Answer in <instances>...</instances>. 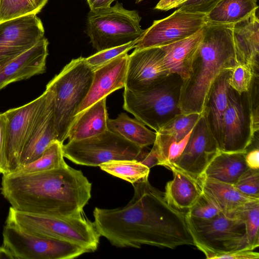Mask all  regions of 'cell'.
<instances>
[{"label": "cell", "instance_id": "6da1fadb", "mask_svg": "<svg viewBox=\"0 0 259 259\" xmlns=\"http://www.w3.org/2000/svg\"><path fill=\"white\" fill-rule=\"evenodd\" d=\"M133 185L134 196L125 206L95 208L93 222L100 236L121 248L194 245L186 213L169 204L164 192L151 185L148 177Z\"/></svg>", "mask_w": 259, "mask_h": 259}, {"label": "cell", "instance_id": "7a4b0ae2", "mask_svg": "<svg viewBox=\"0 0 259 259\" xmlns=\"http://www.w3.org/2000/svg\"><path fill=\"white\" fill-rule=\"evenodd\" d=\"M92 183L67 164L35 173L3 175L1 191L14 209L56 217H78L91 198Z\"/></svg>", "mask_w": 259, "mask_h": 259}, {"label": "cell", "instance_id": "3957f363", "mask_svg": "<svg viewBox=\"0 0 259 259\" xmlns=\"http://www.w3.org/2000/svg\"><path fill=\"white\" fill-rule=\"evenodd\" d=\"M234 25L206 23L189 76L183 80L180 107L182 113H202L210 89L224 70L239 63L233 36Z\"/></svg>", "mask_w": 259, "mask_h": 259}, {"label": "cell", "instance_id": "277c9868", "mask_svg": "<svg viewBox=\"0 0 259 259\" xmlns=\"http://www.w3.org/2000/svg\"><path fill=\"white\" fill-rule=\"evenodd\" d=\"M85 58L72 59L46 85L55 93V128L58 141L62 144L92 82L94 70Z\"/></svg>", "mask_w": 259, "mask_h": 259}, {"label": "cell", "instance_id": "5b68a950", "mask_svg": "<svg viewBox=\"0 0 259 259\" xmlns=\"http://www.w3.org/2000/svg\"><path fill=\"white\" fill-rule=\"evenodd\" d=\"M183 82L180 76L170 74L144 91L124 89L123 108L156 132L182 113L180 101Z\"/></svg>", "mask_w": 259, "mask_h": 259}, {"label": "cell", "instance_id": "8992f818", "mask_svg": "<svg viewBox=\"0 0 259 259\" xmlns=\"http://www.w3.org/2000/svg\"><path fill=\"white\" fill-rule=\"evenodd\" d=\"M6 223L41 237L74 243L86 249L89 252L97 249L101 237L94 222L84 214L56 217L21 211L11 206Z\"/></svg>", "mask_w": 259, "mask_h": 259}, {"label": "cell", "instance_id": "52a82bcc", "mask_svg": "<svg viewBox=\"0 0 259 259\" xmlns=\"http://www.w3.org/2000/svg\"><path fill=\"white\" fill-rule=\"evenodd\" d=\"M138 11L125 9L121 3L90 10L87 32L97 52L122 46L138 39L144 32Z\"/></svg>", "mask_w": 259, "mask_h": 259}, {"label": "cell", "instance_id": "ba28073f", "mask_svg": "<svg viewBox=\"0 0 259 259\" xmlns=\"http://www.w3.org/2000/svg\"><path fill=\"white\" fill-rule=\"evenodd\" d=\"M186 220L194 245L206 258L214 253L249 249L245 223L239 219L221 212L207 220L194 218L186 213Z\"/></svg>", "mask_w": 259, "mask_h": 259}, {"label": "cell", "instance_id": "9c48e42d", "mask_svg": "<svg viewBox=\"0 0 259 259\" xmlns=\"http://www.w3.org/2000/svg\"><path fill=\"white\" fill-rule=\"evenodd\" d=\"M143 149L108 129L96 136L62 145L64 157L89 166H99L111 160H137Z\"/></svg>", "mask_w": 259, "mask_h": 259}, {"label": "cell", "instance_id": "30bf717a", "mask_svg": "<svg viewBox=\"0 0 259 259\" xmlns=\"http://www.w3.org/2000/svg\"><path fill=\"white\" fill-rule=\"evenodd\" d=\"M3 246L14 259H73L89 252L72 242L41 237L6 223Z\"/></svg>", "mask_w": 259, "mask_h": 259}, {"label": "cell", "instance_id": "8fae6325", "mask_svg": "<svg viewBox=\"0 0 259 259\" xmlns=\"http://www.w3.org/2000/svg\"><path fill=\"white\" fill-rule=\"evenodd\" d=\"M228 96L220 151H246L256 134L253 127L248 93L239 94L229 87Z\"/></svg>", "mask_w": 259, "mask_h": 259}, {"label": "cell", "instance_id": "7c38bea8", "mask_svg": "<svg viewBox=\"0 0 259 259\" xmlns=\"http://www.w3.org/2000/svg\"><path fill=\"white\" fill-rule=\"evenodd\" d=\"M206 23V14L179 10L169 16L155 20L145 30L134 49L162 47L189 37Z\"/></svg>", "mask_w": 259, "mask_h": 259}, {"label": "cell", "instance_id": "4fadbf2b", "mask_svg": "<svg viewBox=\"0 0 259 259\" xmlns=\"http://www.w3.org/2000/svg\"><path fill=\"white\" fill-rule=\"evenodd\" d=\"M45 97L44 92L31 102L4 112L7 119L8 174L15 172L19 167L21 154L30 136Z\"/></svg>", "mask_w": 259, "mask_h": 259}, {"label": "cell", "instance_id": "5bb4252c", "mask_svg": "<svg viewBox=\"0 0 259 259\" xmlns=\"http://www.w3.org/2000/svg\"><path fill=\"white\" fill-rule=\"evenodd\" d=\"M44 34L42 23L36 14L0 23V65L30 49Z\"/></svg>", "mask_w": 259, "mask_h": 259}, {"label": "cell", "instance_id": "9a60e30c", "mask_svg": "<svg viewBox=\"0 0 259 259\" xmlns=\"http://www.w3.org/2000/svg\"><path fill=\"white\" fill-rule=\"evenodd\" d=\"M162 47L135 50L128 55L124 89L134 92L147 90L170 74L164 62Z\"/></svg>", "mask_w": 259, "mask_h": 259}, {"label": "cell", "instance_id": "2e32d148", "mask_svg": "<svg viewBox=\"0 0 259 259\" xmlns=\"http://www.w3.org/2000/svg\"><path fill=\"white\" fill-rule=\"evenodd\" d=\"M219 151L203 112L193 127L183 152L169 168L174 166L199 179Z\"/></svg>", "mask_w": 259, "mask_h": 259}, {"label": "cell", "instance_id": "e0dca14e", "mask_svg": "<svg viewBox=\"0 0 259 259\" xmlns=\"http://www.w3.org/2000/svg\"><path fill=\"white\" fill-rule=\"evenodd\" d=\"M45 92L40 111L21 154L19 168L37 159L52 143L58 141L54 123L55 93L48 87Z\"/></svg>", "mask_w": 259, "mask_h": 259}, {"label": "cell", "instance_id": "ac0fdd59", "mask_svg": "<svg viewBox=\"0 0 259 259\" xmlns=\"http://www.w3.org/2000/svg\"><path fill=\"white\" fill-rule=\"evenodd\" d=\"M128 60L127 53H124L94 70L89 91L76 116L113 92L125 87Z\"/></svg>", "mask_w": 259, "mask_h": 259}, {"label": "cell", "instance_id": "d6986e66", "mask_svg": "<svg viewBox=\"0 0 259 259\" xmlns=\"http://www.w3.org/2000/svg\"><path fill=\"white\" fill-rule=\"evenodd\" d=\"M48 45L44 36L30 49L0 65V91L11 83L44 73Z\"/></svg>", "mask_w": 259, "mask_h": 259}, {"label": "cell", "instance_id": "ffe728a7", "mask_svg": "<svg viewBox=\"0 0 259 259\" xmlns=\"http://www.w3.org/2000/svg\"><path fill=\"white\" fill-rule=\"evenodd\" d=\"M231 70L222 71L213 82L203 112L220 151L223 139V119L228 105Z\"/></svg>", "mask_w": 259, "mask_h": 259}, {"label": "cell", "instance_id": "44dd1931", "mask_svg": "<svg viewBox=\"0 0 259 259\" xmlns=\"http://www.w3.org/2000/svg\"><path fill=\"white\" fill-rule=\"evenodd\" d=\"M233 36L239 63L249 64L258 71L259 20L256 12L234 25Z\"/></svg>", "mask_w": 259, "mask_h": 259}, {"label": "cell", "instance_id": "7402d4cb", "mask_svg": "<svg viewBox=\"0 0 259 259\" xmlns=\"http://www.w3.org/2000/svg\"><path fill=\"white\" fill-rule=\"evenodd\" d=\"M203 34L202 28L189 37L162 46L164 51V62L170 74H177L183 80L188 78Z\"/></svg>", "mask_w": 259, "mask_h": 259}, {"label": "cell", "instance_id": "603a6c76", "mask_svg": "<svg viewBox=\"0 0 259 259\" xmlns=\"http://www.w3.org/2000/svg\"><path fill=\"white\" fill-rule=\"evenodd\" d=\"M106 98L96 102L75 116L68 132V141L96 136L108 130Z\"/></svg>", "mask_w": 259, "mask_h": 259}, {"label": "cell", "instance_id": "cb8c5ba5", "mask_svg": "<svg viewBox=\"0 0 259 259\" xmlns=\"http://www.w3.org/2000/svg\"><path fill=\"white\" fill-rule=\"evenodd\" d=\"M169 169L172 171L173 179L166 185L165 199L178 210H188L202 194L200 181L174 166Z\"/></svg>", "mask_w": 259, "mask_h": 259}, {"label": "cell", "instance_id": "d4e9b609", "mask_svg": "<svg viewBox=\"0 0 259 259\" xmlns=\"http://www.w3.org/2000/svg\"><path fill=\"white\" fill-rule=\"evenodd\" d=\"M246 152L220 151L208 164L201 177L234 185L249 168L245 159Z\"/></svg>", "mask_w": 259, "mask_h": 259}, {"label": "cell", "instance_id": "484cf974", "mask_svg": "<svg viewBox=\"0 0 259 259\" xmlns=\"http://www.w3.org/2000/svg\"><path fill=\"white\" fill-rule=\"evenodd\" d=\"M199 180L202 193L224 213L229 212L249 202L259 199L244 195L233 185L205 177H201Z\"/></svg>", "mask_w": 259, "mask_h": 259}, {"label": "cell", "instance_id": "4316f807", "mask_svg": "<svg viewBox=\"0 0 259 259\" xmlns=\"http://www.w3.org/2000/svg\"><path fill=\"white\" fill-rule=\"evenodd\" d=\"M202 113H182L156 132V140L152 149L157 156L160 165H162L170 144L183 139L193 129Z\"/></svg>", "mask_w": 259, "mask_h": 259}, {"label": "cell", "instance_id": "83f0119b", "mask_svg": "<svg viewBox=\"0 0 259 259\" xmlns=\"http://www.w3.org/2000/svg\"><path fill=\"white\" fill-rule=\"evenodd\" d=\"M256 0H221L206 14V23L235 25L258 9Z\"/></svg>", "mask_w": 259, "mask_h": 259}, {"label": "cell", "instance_id": "f1b7e54d", "mask_svg": "<svg viewBox=\"0 0 259 259\" xmlns=\"http://www.w3.org/2000/svg\"><path fill=\"white\" fill-rule=\"evenodd\" d=\"M108 129L141 148L153 145L156 133L136 118L121 113L114 119H108Z\"/></svg>", "mask_w": 259, "mask_h": 259}, {"label": "cell", "instance_id": "f546056e", "mask_svg": "<svg viewBox=\"0 0 259 259\" xmlns=\"http://www.w3.org/2000/svg\"><path fill=\"white\" fill-rule=\"evenodd\" d=\"M100 168L132 184L148 178L150 168L136 160H116L104 162Z\"/></svg>", "mask_w": 259, "mask_h": 259}, {"label": "cell", "instance_id": "4dcf8cb0", "mask_svg": "<svg viewBox=\"0 0 259 259\" xmlns=\"http://www.w3.org/2000/svg\"><path fill=\"white\" fill-rule=\"evenodd\" d=\"M229 217L242 220L245 225L249 248L259 246V199L249 202L227 213Z\"/></svg>", "mask_w": 259, "mask_h": 259}, {"label": "cell", "instance_id": "1f68e13d", "mask_svg": "<svg viewBox=\"0 0 259 259\" xmlns=\"http://www.w3.org/2000/svg\"><path fill=\"white\" fill-rule=\"evenodd\" d=\"M62 145L58 141L53 142L39 158L20 167L14 172L22 174L35 173L59 168L65 165L67 163L64 159Z\"/></svg>", "mask_w": 259, "mask_h": 259}, {"label": "cell", "instance_id": "d6a6232c", "mask_svg": "<svg viewBox=\"0 0 259 259\" xmlns=\"http://www.w3.org/2000/svg\"><path fill=\"white\" fill-rule=\"evenodd\" d=\"M48 0H0V23L38 14Z\"/></svg>", "mask_w": 259, "mask_h": 259}, {"label": "cell", "instance_id": "836d02e7", "mask_svg": "<svg viewBox=\"0 0 259 259\" xmlns=\"http://www.w3.org/2000/svg\"><path fill=\"white\" fill-rule=\"evenodd\" d=\"M258 74L250 65L238 63L231 70L229 87L239 94L248 92L254 76Z\"/></svg>", "mask_w": 259, "mask_h": 259}, {"label": "cell", "instance_id": "e575fe53", "mask_svg": "<svg viewBox=\"0 0 259 259\" xmlns=\"http://www.w3.org/2000/svg\"><path fill=\"white\" fill-rule=\"evenodd\" d=\"M138 40L122 46L98 52L93 55L85 58V61L90 68L94 70L118 56L127 53L131 49L135 48Z\"/></svg>", "mask_w": 259, "mask_h": 259}, {"label": "cell", "instance_id": "d590c367", "mask_svg": "<svg viewBox=\"0 0 259 259\" xmlns=\"http://www.w3.org/2000/svg\"><path fill=\"white\" fill-rule=\"evenodd\" d=\"M233 186L247 196L259 198V169L249 168Z\"/></svg>", "mask_w": 259, "mask_h": 259}, {"label": "cell", "instance_id": "8d00e7d4", "mask_svg": "<svg viewBox=\"0 0 259 259\" xmlns=\"http://www.w3.org/2000/svg\"><path fill=\"white\" fill-rule=\"evenodd\" d=\"M221 212L219 208L202 192L197 200L186 213L194 218L207 220Z\"/></svg>", "mask_w": 259, "mask_h": 259}, {"label": "cell", "instance_id": "74e56055", "mask_svg": "<svg viewBox=\"0 0 259 259\" xmlns=\"http://www.w3.org/2000/svg\"><path fill=\"white\" fill-rule=\"evenodd\" d=\"M7 119L5 113H0V174H8L7 160Z\"/></svg>", "mask_w": 259, "mask_h": 259}, {"label": "cell", "instance_id": "f35d334b", "mask_svg": "<svg viewBox=\"0 0 259 259\" xmlns=\"http://www.w3.org/2000/svg\"><path fill=\"white\" fill-rule=\"evenodd\" d=\"M221 0H187L179 9L182 11L207 14Z\"/></svg>", "mask_w": 259, "mask_h": 259}, {"label": "cell", "instance_id": "ab89813d", "mask_svg": "<svg viewBox=\"0 0 259 259\" xmlns=\"http://www.w3.org/2000/svg\"><path fill=\"white\" fill-rule=\"evenodd\" d=\"M259 253L253 250L242 249L226 253H214L209 255L207 259H258Z\"/></svg>", "mask_w": 259, "mask_h": 259}, {"label": "cell", "instance_id": "60d3db41", "mask_svg": "<svg viewBox=\"0 0 259 259\" xmlns=\"http://www.w3.org/2000/svg\"><path fill=\"white\" fill-rule=\"evenodd\" d=\"M143 149L139 154L137 161L150 168L159 165V161L154 150L152 148L150 151H146Z\"/></svg>", "mask_w": 259, "mask_h": 259}, {"label": "cell", "instance_id": "b9f144b4", "mask_svg": "<svg viewBox=\"0 0 259 259\" xmlns=\"http://www.w3.org/2000/svg\"><path fill=\"white\" fill-rule=\"evenodd\" d=\"M259 150L254 148L250 151L246 150L245 159L247 165L251 169H259Z\"/></svg>", "mask_w": 259, "mask_h": 259}, {"label": "cell", "instance_id": "7bdbcfd3", "mask_svg": "<svg viewBox=\"0 0 259 259\" xmlns=\"http://www.w3.org/2000/svg\"><path fill=\"white\" fill-rule=\"evenodd\" d=\"M187 0H160L155 9L161 11H168L179 8Z\"/></svg>", "mask_w": 259, "mask_h": 259}, {"label": "cell", "instance_id": "ee69618b", "mask_svg": "<svg viewBox=\"0 0 259 259\" xmlns=\"http://www.w3.org/2000/svg\"><path fill=\"white\" fill-rule=\"evenodd\" d=\"M115 0H87L90 10L108 8Z\"/></svg>", "mask_w": 259, "mask_h": 259}, {"label": "cell", "instance_id": "f6af8a7d", "mask_svg": "<svg viewBox=\"0 0 259 259\" xmlns=\"http://www.w3.org/2000/svg\"><path fill=\"white\" fill-rule=\"evenodd\" d=\"M0 258L14 259L11 253L3 245L0 247Z\"/></svg>", "mask_w": 259, "mask_h": 259}, {"label": "cell", "instance_id": "bcb514c9", "mask_svg": "<svg viewBox=\"0 0 259 259\" xmlns=\"http://www.w3.org/2000/svg\"><path fill=\"white\" fill-rule=\"evenodd\" d=\"M144 0H136V3H140L142 1H143Z\"/></svg>", "mask_w": 259, "mask_h": 259}]
</instances>
